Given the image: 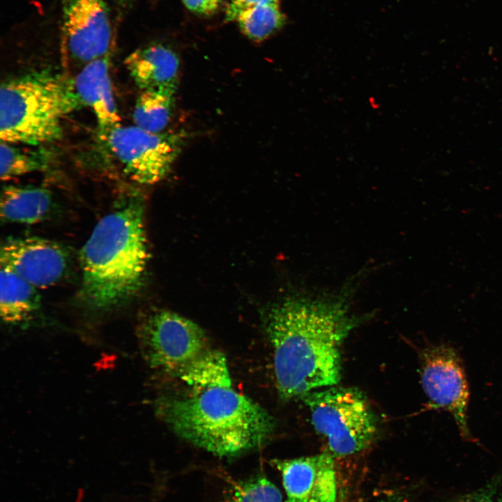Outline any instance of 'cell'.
Here are the masks:
<instances>
[{
    "label": "cell",
    "instance_id": "obj_16",
    "mask_svg": "<svg viewBox=\"0 0 502 502\" xmlns=\"http://www.w3.org/2000/svg\"><path fill=\"white\" fill-rule=\"evenodd\" d=\"M180 380L199 390L213 387H231L225 355L209 349L175 374Z\"/></svg>",
    "mask_w": 502,
    "mask_h": 502
},
{
    "label": "cell",
    "instance_id": "obj_11",
    "mask_svg": "<svg viewBox=\"0 0 502 502\" xmlns=\"http://www.w3.org/2000/svg\"><path fill=\"white\" fill-rule=\"evenodd\" d=\"M274 464L282 474L287 502H337L333 454L276 460Z\"/></svg>",
    "mask_w": 502,
    "mask_h": 502
},
{
    "label": "cell",
    "instance_id": "obj_19",
    "mask_svg": "<svg viewBox=\"0 0 502 502\" xmlns=\"http://www.w3.org/2000/svg\"><path fill=\"white\" fill-rule=\"evenodd\" d=\"M285 20L279 4H261L244 11L236 21L248 38L262 41L282 28Z\"/></svg>",
    "mask_w": 502,
    "mask_h": 502
},
{
    "label": "cell",
    "instance_id": "obj_24",
    "mask_svg": "<svg viewBox=\"0 0 502 502\" xmlns=\"http://www.w3.org/2000/svg\"><path fill=\"white\" fill-rule=\"evenodd\" d=\"M115 1H116L117 2H119L120 3H128V2H130L132 0H115Z\"/></svg>",
    "mask_w": 502,
    "mask_h": 502
},
{
    "label": "cell",
    "instance_id": "obj_6",
    "mask_svg": "<svg viewBox=\"0 0 502 502\" xmlns=\"http://www.w3.org/2000/svg\"><path fill=\"white\" fill-rule=\"evenodd\" d=\"M115 47L106 0H63L60 53L66 76L72 77L90 62L113 55Z\"/></svg>",
    "mask_w": 502,
    "mask_h": 502
},
{
    "label": "cell",
    "instance_id": "obj_20",
    "mask_svg": "<svg viewBox=\"0 0 502 502\" xmlns=\"http://www.w3.org/2000/svg\"><path fill=\"white\" fill-rule=\"evenodd\" d=\"M281 492L267 478H252L238 487L230 502H282Z\"/></svg>",
    "mask_w": 502,
    "mask_h": 502
},
{
    "label": "cell",
    "instance_id": "obj_2",
    "mask_svg": "<svg viewBox=\"0 0 502 502\" xmlns=\"http://www.w3.org/2000/svg\"><path fill=\"white\" fill-rule=\"evenodd\" d=\"M147 259L143 199L128 191L97 222L80 250L82 300L98 310L128 303L142 286Z\"/></svg>",
    "mask_w": 502,
    "mask_h": 502
},
{
    "label": "cell",
    "instance_id": "obj_23",
    "mask_svg": "<svg viewBox=\"0 0 502 502\" xmlns=\"http://www.w3.org/2000/svg\"><path fill=\"white\" fill-rule=\"evenodd\" d=\"M455 502H497L491 493L480 492L459 499Z\"/></svg>",
    "mask_w": 502,
    "mask_h": 502
},
{
    "label": "cell",
    "instance_id": "obj_1",
    "mask_svg": "<svg viewBox=\"0 0 502 502\" xmlns=\"http://www.w3.org/2000/svg\"><path fill=\"white\" fill-rule=\"evenodd\" d=\"M348 289L335 296L295 295L276 303L266 317L277 389L284 400L302 398L337 384L340 347L359 324Z\"/></svg>",
    "mask_w": 502,
    "mask_h": 502
},
{
    "label": "cell",
    "instance_id": "obj_15",
    "mask_svg": "<svg viewBox=\"0 0 502 502\" xmlns=\"http://www.w3.org/2000/svg\"><path fill=\"white\" fill-rule=\"evenodd\" d=\"M52 206V195L44 188L6 185L1 191L0 213L4 222L34 224L48 216Z\"/></svg>",
    "mask_w": 502,
    "mask_h": 502
},
{
    "label": "cell",
    "instance_id": "obj_12",
    "mask_svg": "<svg viewBox=\"0 0 502 502\" xmlns=\"http://www.w3.org/2000/svg\"><path fill=\"white\" fill-rule=\"evenodd\" d=\"M112 56L90 62L71 77L82 105L89 107L94 112L100 131L118 125L121 121L109 76Z\"/></svg>",
    "mask_w": 502,
    "mask_h": 502
},
{
    "label": "cell",
    "instance_id": "obj_4",
    "mask_svg": "<svg viewBox=\"0 0 502 502\" xmlns=\"http://www.w3.org/2000/svg\"><path fill=\"white\" fill-rule=\"evenodd\" d=\"M72 78L50 73L24 75L0 90V138L10 144L40 145L62 135L63 117L82 106Z\"/></svg>",
    "mask_w": 502,
    "mask_h": 502
},
{
    "label": "cell",
    "instance_id": "obj_17",
    "mask_svg": "<svg viewBox=\"0 0 502 502\" xmlns=\"http://www.w3.org/2000/svg\"><path fill=\"white\" fill-rule=\"evenodd\" d=\"M175 94L165 90L142 91L133 109L135 126L150 132H162L172 117Z\"/></svg>",
    "mask_w": 502,
    "mask_h": 502
},
{
    "label": "cell",
    "instance_id": "obj_10",
    "mask_svg": "<svg viewBox=\"0 0 502 502\" xmlns=\"http://www.w3.org/2000/svg\"><path fill=\"white\" fill-rule=\"evenodd\" d=\"M1 266L36 288L54 285L70 266L67 250L59 243L38 237L10 238L1 245Z\"/></svg>",
    "mask_w": 502,
    "mask_h": 502
},
{
    "label": "cell",
    "instance_id": "obj_5",
    "mask_svg": "<svg viewBox=\"0 0 502 502\" xmlns=\"http://www.w3.org/2000/svg\"><path fill=\"white\" fill-rule=\"evenodd\" d=\"M312 424L333 455H351L367 448L377 432L376 416L363 394L351 388L330 387L305 395Z\"/></svg>",
    "mask_w": 502,
    "mask_h": 502
},
{
    "label": "cell",
    "instance_id": "obj_8",
    "mask_svg": "<svg viewBox=\"0 0 502 502\" xmlns=\"http://www.w3.org/2000/svg\"><path fill=\"white\" fill-rule=\"evenodd\" d=\"M138 336L150 367L174 376L211 349L199 326L168 310L148 315L139 324Z\"/></svg>",
    "mask_w": 502,
    "mask_h": 502
},
{
    "label": "cell",
    "instance_id": "obj_7",
    "mask_svg": "<svg viewBox=\"0 0 502 502\" xmlns=\"http://www.w3.org/2000/svg\"><path fill=\"white\" fill-rule=\"evenodd\" d=\"M100 134L124 172L142 184L155 183L169 174L185 139L183 132L153 133L120 123Z\"/></svg>",
    "mask_w": 502,
    "mask_h": 502
},
{
    "label": "cell",
    "instance_id": "obj_21",
    "mask_svg": "<svg viewBox=\"0 0 502 502\" xmlns=\"http://www.w3.org/2000/svg\"><path fill=\"white\" fill-rule=\"evenodd\" d=\"M261 4H279V0H228L225 9V20L236 21L244 11Z\"/></svg>",
    "mask_w": 502,
    "mask_h": 502
},
{
    "label": "cell",
    "instance_id": "obj_3",
    "mask_svg": "<svg viewBox=\"0 0 502 502\" xmlns=\"http://www.w3.org/2000/svg\"><path fill=\"white\" fill-rule=\"evenodd\" d=\"M157 411L178 436L219 456H234L259 446L275 426L264 408L231 387L161 400Z\"/></svg>",
    "mask_w": 502,
    "mask_h": 502
},
{
    "label": "cell",
    "instance_id": "obj_14",
    "mask_svg": "<svg viewBox=\"0 0 502 502\" xmlns=\"http://www.w3.org/2000/svg\"><path fill=\"white\" fill-rule=\"evenodd\" d=\"M36 287L13 271H0V312L8 324L27 325L38 314L41 299Z\"/></svg>",
    "mask_w": 502,
    "mask_h": 502
},
{
    "label": "cell",
    "instance_id": "obj_18",
    "mask_svg": "<svg viewBox=\"0 0 502 502\" xmlns=\"http://www.w3.org/2000/svg\"><path fill=\"white\" fill-rule=\"evenodd\" d=\"M0 145V176L3 181L46 170L54 157L52 151L45 148L23 149L1 141Z\"/></svg>",
    "mask_w": 502,
    "mask_h": 502
},
{
    "label": "cell",
    "instance_id": "obj_9",
    "mask_svg": "<svg viewBox=\"0 0 502 502\" xmlns=\"http://www.w3.org/2000/svg\"><path fill=\"white\" fill-rule=\"evenodd\" d=\"M420 357L427 408L450 413L463 438L472 439L467 416L469 388L459 353L447 344H429L420 349Z\"/></svg>",
    "mask_w": 502,
    "mask_h": 502
},
{
    "label": "cell",
    "instance_id": "obj_25",
    "mask_svg": "<svg viewBox=\"0 0 502 502\" xmlns=\"http://www.w3.org/2000/svg\"><path fill=\"white\" fill-rule=\"evenodd\" d=\"M383 502H402V501H397V500H393V501H383Z\"/></svg>",
    "mask_w": 502,
    "mask_h": 502
},
{
    "label": "cell",
    "instance_id": "obj_22",
    "mask_svg": "<svg viewBox=\"0 0 502 502\" xmlns=\"http://www.w3.org/2000/svg\"><path fill=\"white\" fill-rule=\"evenodd\" d=\"M190 11L200 15H211L220 8L222 0H182Z\"/></svg>",
    "mask_w": 502,
    "mask_h": 502
},
{
    "label": "cell",
    "instance_id": "obj_13",
    "mask_svg": "<svg viewBox=\"0 0 502 502\" xmlns=\"http://www.w3.org/2000/svg\"><path fill=\"white\" fill-rule=\"evenodd\" d=\"M124 64L142 91L165 90L176 93L180 61L169 47L155 43L140 47L126 58Z\"/></svg>",
    "mask_w": 502,
    "mask_h": 502
}]
</instances>
